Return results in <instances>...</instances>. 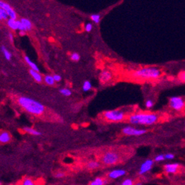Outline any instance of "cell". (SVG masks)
Returning a JSON list of instances; mask_svg holds the SVG:
<instances>
[{
	"mask_svg": "<svg viewBox=\"0 0 185 185\" xmlns=\"http://www.w3.org/2000/svg\"><path fill=\"white\" fill-rule=\"evenodd\" d=\"M175 154H173L172 153H167L165 154V158L166 160H172L175 159Z\"/></svg>",
	"mask_w": 185,
	"mask_h": 185,
	"instance_id": "4dcf8cb0",
	"label": "cell"
},
{
	"mask_svg": "<svg viewBox=\"0 0 185 185\" xmlns=\"http://www.w3.org/2000/svg\"><path fill=\"white\" fill-rule=\"evenodd\" d=\"M60 91V93L61 94V95H63L64 96H66V97L70 96L72 94L71 91L68 89H60V91Z\"/></svg>",
	"mask_w": 185,
	"mask_h": 185,
	"instance_id": "d4e9b609",
	"label": "cell"
},
{
	"mask_svg": "<svg viewBox=\"0 0 185 185\" xmlns=\"http://www.w3.org/2000/svg\"><path fill=\"white\" fill-rule=\"evenodd\" d=\"M8 36H9V40L11 41V43H13V36L12 33H8Z\"/></svg>",
	"mask_w": 185,
	"mask_h": 185,
	"instance_id": "8d00e7d4",
	"label": "cell"
},
{
	"mask_svg": "<svg viewBox=\"0 0 185 185\" xmlns=\"http://www.w3.org/2000/svg\"><path fill=\"white\" fill-rule=\"evenodd\" d=\"M159 120L157 114L153 113H138L129 116V122L133 125H152Z\"/></svg>",
	"mask_w": 185,
	"mask_h": 185,
	"instance_id": "7a4b0ae2",
	"label": "cell"
},
{
	"mask_svg": "<svg viewBox=\"0 0 185 185\" xmlns=\"http://www.w3.org/2000/svg\"><path fill=\"white\" fill-rule=\"evenodd\" d=\"M154 162H162L164 160H166V158H165V154H158L156 155L155 156L154 158Z\"/></svg>",
	"mask_w": 185,
	"mask_h": 185,
	"instance_id": "484cf974",
	"label": "cell"
},
{
	"mask_svg": "<svg viewBox=\"0 0 185 185\" xmlns=\"http://www.w3.org/2000/svg\"><path fill=\"white\" fill-rule=\"evenodd\" d=\"M99 166H100V163L97 161H91L87 164V167L89 169H95V168H98Z\"/></svg>",
	"mask_w": 185,
	"mask_h": 185,
	"instance_id": "7402d4cb",
	"label": "cell"
},
{
	"mask_svg": "<svg viewBox=\"0 0 185 185\" xmlns=\"http://www.w3.org/2000/svg\"><path fill=\"white\" fill-rule=\"evenodd\" d=\"M145 106H146V108H148V109H151L153 107V101L152 100H146V102H145Z\"/></svg>",
	"mask_w": 185,
	"mask_h": 185,
	"instance_id": "1f68e13d",
	"label": "cell"
},
{
	"mask_svg": "<svg viewBox=\"0 0 185 185\" xmlns=\"http://www.w3.org/2000/svg\"><path fill=\"white\" fill-rule=\"evenodd\" d=\"M20 21L23 23V25L26 27V29L27 30H30L32 29V23H31V22L29 20L26 19V18H21Z\"/></svg>",
	"mask_w": 185,
	"mask_h": 185,
	"instance_id": "44dd1931",
	"label": "cell"
},
{
	"mask_svg": "<svg viewBox=\"0 0 185 185\" xmlns=\"http://www.w3.org/2000/svg\"><path fill=\"white\" fill-rule=\"evenodd\" d=\"M91 19L95 23H98L100 22V14H92V15H91Z\"/></svg>",
	"mask_w": 185,
	"mask_h": 185,
	"instance_id": "4316f807",
	"label": "cell"
},
{
	"mask_svg": "<svg viewBox=\"0 0 185 185\" xmlns=\"http://www.w3.org/2000/svg\"><path fill=\"white\" fill-rule=\"evenodd\" d=\"M113 74L109 70H103L99 75V79L101 83H107L111 80Z\"/></svg>",
	"mask_w": 185,
	"mask_h": 185,
	"instance_id": "8fae6325",
	"label": "cell"
},
{
	"mask_svg": "<svg viewBox=\"0 0 185 185\" xmlns=\"http://www.w3.org/2000/svg\"><path fill=\"white\" fill-rule=\"evenodd\" d=\"M53 77H54V79L55 82H60L61 80V76L60 75H58V74H54L53 76Z\"/></svg>",
	"mask_w": 185,
	"mask_h": 185,
	"instance_id": "e575fe53",
	"label": "cell"
},
{
	"mask_svg": "<svg viewBox=\"0 0 185 185\" xmlns=\"http://www.w3.org/2000/svg\"><path fill=\"white\" fill-rule=\"evenodd\" d=\"M0 8H3V9L8 13L10 18H12V19L14 20H17V14H16V12L12 9V7H11L8 3H6V2H2V1H0Z\"/></svg>",
	"mask_w": 185,
	"mask_h": 185,
	"instance_id": "30bf717a",
	"label": "cell"
},
{
	"mask_svg": "<svg viewBox=\"0 0 185 185\" xmlns=\"http://www.w3.org/2000/svg\"><path fill=\"white\" fill-rule=\"evenodd\" d=\"M70 59L73 61H79V59H80V56L79 54H77V53H73L70 55Z\"/></svg>",
	"mask_w": 185,
	"mask_h": 185,
	"instance_id": "f1b7e54d",
	"label": "cell"
},
{
	"mask_svg": "<svg viewBox=\"0 0 185 185\" xmlns=\"http://www.w3.org/2000/svg\"><path fill=\"white\" fill-rule=\"evenodd\" d=\"M126 174V171L123 169H116L113 170L109 173L108 177L111 179H116L118 177H120L122 176H124Z\"/></svg>",
	"mask_w": 185,
	"mask_h": 185,
	"instance_id": "7c38bea8",
	"label": "cell"
},
{
	"mask_svg": "<svg viewBox=\"0 0 185 185\" xmlns=\"http://www.w3.org/2000/svg\"><path fill=\"white\" fill-rule=\"evenodd\" d=\"M7 24H8L10 29H12V30H18V21H17V20H14L10 18V19H8L7 21Z\"/></svg>",
	"mask_w": 185,
	"mask_h": 185,
	"instance_id": "9a60e30c",
	"label": "cell"
},
{
	"mask_svg": "<svg viewBox=\"0 0 185 185\" xmlns=\"http://www.w3.org/2000/svg\"><path fill=\"white\" fill-rule=\"evenodd\" d=\"M1 51H2V52L3 53V54H4L5 58H6V60H11V58H12V54L8 52V49H7L4 45H2V46H1Z\"/></svg>",
	"mask_w": 185,
	"mask_h": 185,
	"instance_id": "ac0fdd59",
	"label": "cell"
},
{
	"mask_svg": "<svg viewBox=\"0 0 185 185\" xmlns=\"http://www.w3.org/2000/svg\"><path fill=\"white\" fill-rule=\"evenodd\" d=\"M17 102L20 106L24 109L27 112L33 115L39 116L42 115L45 111V107L43 106V104L28 97H19L17 99Z\"/></svg>",
	"mask_w": 185,
	"mask_h": 185,
	"instance_id": "6da1fadb",
	"label": "cell"
},
{
	"mask_svg": "<svg viewBox=\"0 0 185 185\" xmlns=\"http://www.w3.org/2000/svg\"><path fill=\"white\" fill-rule=\"evenodd\" d=\"M11 141V136H10V134L7 131H2L0 134V142L1 144H6V143H8Z\"/></svg>",
	"mask_w": 185,
	"mask_h": 185,
	"instance_id": "4fadbf2b",
	"label": "cell"
},
{
	"mask_svg": "<svg viewBox=\"0 0 185 185\" xmlns=\"http://www.w3.org/2000/svg\"><path fill=\"white\" fill-rule=\"evenodd\" d=\"M102 162L105 165H113L116 164V162H119L120 160V156L117 153L113 152V151H110V152L106 153L105 154H104L102 157Z\"/></svg>",
	"mask_w": 185,
	"mask_h": 185,
	"instance_id": "8992f818",
	"label": "cell"
},
{
	"mask_svg": "<svg viewBox=\"0 0 185 185\" xmlns=\"http://www.w3.org/2000/svg\"><path fill=\"white\" fill-rule=\"evenodd\" d=\"M135 185H142V184H141V183H137V184H135Z\"/></svg>",
	"mask_w": 185,
	"mask_h": 185,
	"instance_id": "f35d334b",
	"label": "cell"
},
{
	"mask_svg": "<svg viewBox=\"0 0 185 185\" xmlns=\"http://www.w3.org/2000/svg\"><path fill=\"white\" fill-rule=\"evenodd\" d=\"M24 61H25L26 63L30 66V67L31 69H33V70H36V71H39V68H38L36 64H34V63L30 59L29 57L24 56Z\"/></svg>",
	"mask_w": 185,
	"mask_h": 185,
	"instance_id": "e0dca14e",
	"label": "cell"
},
{
	"mask_svg": "<svg viewBox=\"0 0 185 185\" xmlns=\"http://www.w3.org/2000/svg\"><path fill=\"white\" fill-rule=\"evenodd\" d=\"M44 81L45 83H46L47 85H53L54 84V83H55V81H54V77H53V76H50V75L45 76Z\"/></svg>",
	"mask_w": 185,
	"mask_h": 185,
	"instance_id": "ffe728a7",
	"label": "cell"
},
{
	"mask_svg": "<svg viewBox=\"0 0 185 185\" xmlns=\"http://www.w3.org/2000/svg\"><path fill=\"white\" fill-rule=\"evenodd\" d=\"M64 173H63V172H58V173H56V175H55V177H58V178H61V177H64Z\"/></svg>",
	"mask_w": 185,
	"mask_h": 185,
	"instance_id": "d590c367",
	"label": "cell"
},
{
	"mask_svg": "<svg viewBox=\"0 0 185 185\" xmlns=\"http://www.w3.org/2000/svg\"><path fill=\"white\" fill-rule=\"evenodd\" d=\"M107 181L101 177H96L94 181H92L89 185H104Z\"/></svg>",
	"mask_w": 185,
	"mask_h": 185,
	"instance_id": "d6986e66",
	"label": "cell"
},
{
	"mask_svg": "<svg viewBox=\"0 0 185 185\" xmlns=\"http://www.w3.org/2000/svg\"><path fill=\"white\" fill-rule=\"evenodd\" d=\"M178 78H179V79L181 82L185 83V72H181V73H180L179 75H178Z\"/></svg>",
	"mask_w": 185,
	"mask_h": 185,
	"instance_id": "d6a6232c",
	"label": "cell"
},
{
	"mask_svg": "<svg viewBox=\"0 0 185 185\" xmlns=\"http://www.w3.org/2000/svg\"><path fill=\"white\" fill-rule=\"evenodd\" d=\"M30 74L31 76H32L36 81L38 82V83H41V82L43 81V77H42L40 73H39V71H36V70H33V69H30Z\"/></svg>",
	"mask_w": 185,
	"mask_h": 185,
	"instance_id": "5bb4252c",
	"label": "cell"
},
{
	"mask_svg": "<svg viewBox=\"0 0 185 185\" xmlns=\"http://www.w3.org/2000/svg\"><path fill=\"white\" fill-rule=\"evenodd\" d=\"M104 116L108 121L120 122L124 120L125 113L120 110H108L104 113Z\"/></svg>",
	"mask_w": 185,
	"mask_h": 185,
	"instance_id": "277c9868",
	"label": "cell"
},
{
	"mask_svg": "<svg viewBox=\"0 0 185 185\" xmlns=\"http://www.w3.org/2000/svg\"><path fill=\"white\" fill-rule=\"evenodd\" d=\"M168 104L172 110H176V111H181L184 108L185 101L181 97L174 96L169 98Z\"/></svg>",
	"mask_w": 185,
	"mask_h": 185,
	"instance_id": "5b68a950",
	"label": "cell"
},
{
	"mask_svg": "<svg viewBox=\"0 0 185 185\" xmlns=\"http://www.w3.org/2000/svg\"><path fill=\"white\" fill-rule=\"evenodd\" d=\"M153 163H154V160H151V159H148L146 160L144 162H143L140 166V169H139L138 174L139 175H144L146 172H150L152 169L153 166Z\"/></svg>",
	"mask_w": 185,
	"mask_h": 185,
	"instance_id": "ba28073f",
	"label": "cell"
},
{
	"mask_svg": "<svg viewBox=\"0 0 185 185\" xmlns=\"http://www.w3.org/2000/svg\"><path fill=\"white\" fill-rule=\"evenodd\" d=\"M161 75V70L155 67L141 68L133 73L134 76L141 79H158Z\"/></svg>",
	"mask_w": 185,
	"mask_h": 185,
	"instance_id": "3957f363",
	"label": "cell"
},
{
	"mask_svg": "<svg viewBox=\"0 0 185 185\" xmlns=\"http://www.w3.org/2000/svg\"><path fill=\"white\" fill-rule=\"evenodd\" d=\"M180 168L179 164L177 162H172V163H166L164 165V171L168 175H174L176 174Z\"/></svg>",
	"mask_w": 185,
	"mask_h": 185,
	"instance_id": "9c48e42d",
	"label": "cell"
},
{
	"mask_svg": "<svg viewBox=\"0 0 185 185\" xmlns=\"http://www.w3.org/2000/svg\"><path fill=\"white\" fill-rule=\"evenodd\" d=\"M122 132L125 135H130V136H141L146 132V129H135V128L131 127V126H127V127L123 128Z\"/></svg>",
	"mask_w": 185,
	"mask_h": 185,
	"instance_id": "52a82bcc",
	"label": "cell"
},
{
	"mask_svg": "<svg viewBox=\"0 0 185 185\" xmlns=\"http://www.w3.org/2000/svg\"><path fill=\"white\" fill-rule=\"evenodd\" d=\"M85 30L86 32H90V31H91V30H92V24L90 23H87L86 25H85Z\"/></svg>",
	"mask_w": 185,
	"mask_h": 185,
	"instance_id": "836d02e7",
	"label": "cell"
},
{
	"mask_svg": "<svg viewBox=\"0 0 185 185\" xmlns=\"http://www.w3.org/2000/svg\"><path fill=\"white\" fill-rule=\"evenodd\" d=\"M121 185H134L133 180L131 179V178H126L122 181Z\"/></svg>",
	"mask_w": 185,
	"mask_h": 185,
	"instance_id": "f546056e",
	"label": "cell"
},
{
	"mask_svg": "<svg viewBox=\"0 0 185 185\" xmlns=\"http://www.w3.org/2000/svg\"><path fill=\"white\" fill-rule=\"evenodd\" d=\"M8 13L3 8H0V20H8Z\"/></svg>",
	"mask_w": 185,
	"mask_h": 185,
	"instance_id": "cb8c5ba5",
	"label": "cell"
},
{
	"mask_svg": "<svg viewBox=\"0 0 185 185\" xmlns=\"http://www.w3.org/2000/svg\"><path fill=\"white\" fill-rule=\"evenodd\" d=\"M25 34V31H21L20 32V35H24Z\"/></svg>",
	"mask_w": 185,
	"mask_h": 185,
	"instance_id": "74e56055",
	"label": "cell"
},
{
	"mask_svg": "<svg viewBox=\"0 0 185 185\" xmlns=\"http://www.w3.org/2000/svg\"><path fill=\"white\" fill-rule=\"evenodd\" d=\"M91 89V83L89 81H88V80L84 82V83H83V90L84 91H88L90 90Z\"/></svg>",
	"mask_w": 185,
	"mask_h": 185,
	"instance_id": "603a6c76",
	"label": "cell"
},
{
	"mask_svg": "<svg viewBox=\"0 0 185 185\" xmlns=\"http://www.w3.org/2000/svg\"><path fill=\"white\" fill-rule=\"evenodd\" d=\"M22 185H36L34 183V181L30 178H25L23 180Z\"/></svg>",
	"mask_w": 185,
	"mask_h": 185,
	"instance_id": "83f0119b",
	"label": "cell"
},
{
	"mask_svg": "<svg viewBox=\"0 0 185 185\" xmlns=\"http://www.w3.org/2000/svg\"><path fill=\"white\" fill-rule=\"evenodd\" d=\"M23 130L25 131V132H27V133L30 134V135H35V136H39V135H42V133H41L40 131H37L36 129L30 127H23Z\"/></svg>",
	"mask_w": 185,
	"mask_h": 185,
	"instance_id": "2e32d148",
	"label": "cell"
}]
</instances>
